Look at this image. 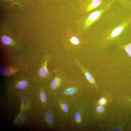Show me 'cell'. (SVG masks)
Instances as JSON below:
<instances>
[{
    "label": "cell",
    "mask_w": 131,
    "mask_h": 131,
    "mask_svg": "<svg viewBox=\"0 0 131 131\" xmlns=\"http://www.w3.org/2000/svg\"><path fill=\"white\" fill-rule=\"evenodd\" d=\"M2 40L3 43L6 45L10 44L11 42V38L6 36L3 37L2 38Z\"/></svg>",
    "instance_id": "9c48e42d"
},
{
    "label": "cell",
    "mask_w": 131,
    "mask_h": 131,
    "mask_svg": "<svg viewBox=\"0 0 131 131\" xmlns=\"http://www.w3.org/2000/svg\"><path fill=\"white\" fill-rule=\"evenodd\" d=\"M131 23V16L124 19L118 26L106 31L103 34L101 42L102 47H106L118 40L119 36L125 32Z\"/></svg>",
    "instance_id": "6da1fadb"
},
{
    "label": "cell",
    "mask_w": 131,
    "mask_h": 131,
    "mask_svg": "<svg viewBox=\"0 0 131 131\" xmlns=\"http://www.w3.org/2000/svg\"><path fill=\"white\" fill-rule=\"evenodd\" d=\"M41 96L42 101L43 102H45L46 101V97L44 92H41Z\"/></svg>",
    "instance_id": "2e32d148"
},
{
    "label": "cell",
    "mask_w": 131,
    "mask_h": 131,
    "mask_svg": "<svg viewBox=\"0 0 131 131\" xmlns=\"http://www.w3.org/2000/svg\"><path fill=\"white\" fill-rule=\"evenodd\" d=\"M118 46L120 49L125 50L131 59V41L126 45H122L120 44H118ZM130 71L131 72V69Z\"/></svg>",
    "instance_id": "7a4b0ae2"
},
{
    "label": "cell",
    "mask_w": 131,
    "mask_h": 131,
    "mask_svg": "<svg viewBox=\"0 0 131 131\" xmlns=\"http://www.w3.org/2000/svg\"><path fill=\"white\" fill-rule=\"evenodd\" d=\"M129 100H131V99H129Z\"/></svg>",
    "instance_id": "e0dca14e"
},
{
    "label": "cell",
    "mask_w": 131,
    "mask_h": 131,
    "mask_svg": "<svg viewBox=\"0 0 131 131\" xmlns=\"http://www.w3.org/2000/svg\"><path fill=\"white\" fill-rule=\"evenodd\" d=\"M27 86V82L25 81H23L17 85V87L19 89H23L26 88Z\"/></svg>",
    "instance_id": "ba28073f"
},
{
    "label": "cell",
    "mask_w": 131,
    "mask_h": 131,
    "mask_svg": "<svg viewBox=\"0 0 131 131\" xmlns=\"http://www.w3.org/2000/svg\"><path fill=\"white\" fill-rule=\"evenodd\" d=\"M71 41L72 43L75 45L78 44L79 43V39L75 36L72 37Z\"/></svg>",
    "instance_id": "8fae6325"
},
{
    "label": "cell",
    "mask_w": 131,
    "mask_h": 131,
    "mask_svg": "<svg viewBox=\"0 0 131 131\" xmlns=\"http://www.w3.org/2000/svg\"><path fill=\"white\" fill-rule=\"evenodd\" d=\"M47 73V70L46 66H45L40 69L39 71V74L41 76L44 77L46 76Z\"/></svg>",
    "instance_id": "52a82bcc"
},
{
    "label": "cell",
    "mask_w": 131,
    "mask_h": 131,
    "mask_svg": "<svg viewBox=\"0 0 131 131\" xmlns=\"http://www.w3.org/2000/svg\"><path fill=\"white\" fill-rule=\"evenodd\" d=\"M113 2H119L124 7L127 9H131V0H107Z\"/></svg>",
    "instance_id": "3957f363"
},
{
    "label": "cell",
    "mask_w": 131,
    "mask_h": 131,
    "mask_svg": "<svg viewBox=\"0 0 131 131\" xmlns=\"http://www.w3.org/2000/svg\"><path fill=\"white\" fill-rule=\"evenodd\" d=\"M61 107L62 109L65 112H67L69 110V109L67 105L63 104L61 105Z\"/></svg>",
    "instance_id": "4fadbf2b"
},
{
    "label": "cell",
    "mask_w": 131,
    "mask_h": 131,
    "mask_svg": "<svg viewBox=\"0 0 131 131\" xmlns=\"http://www.w3.org/2000/svg\"><path fill=\"white\" fill-rule=\"evenodd\" d=\"M99 103L100 105H104L106 103V100L105 98H102L99 100Z\"/></svg>",
    "instance_id": "7c38bea8"
},
{
    "label": "cell",
    "mask_w": 131,
    "mask_h": 131,
    "mask_svg": "<svg viewBox=\"0 0 131 131\" xmlns=\"http://www.w3.org/2000/svg\"><path fill=\"white\" fill-rule=\"evenodd\" d=\"M46 117L48 121L51 123L53 122L54 121V118L49 113H47L46 114Z\"/></svg>",
    "instance_id": "30bf717a"
},
{
    "label": "cell",
    "mask_w": 131,
    "mask_h": 131,
    "mask_svg": "<svg viewBox=\"0 0 131 131\" xmlns=\"http://www.w3.org/2000/svg\"><path fill=\"white\" fill-rule=\"evenodd\" d=\"M82 69L86 77L89 82L95 85V80L91 74L85 68H82Z\"/></svg>",
    "instance_id": "277c9868"
},
{
    "label": "cell",
    "mask_w": 131,
    "mask_h": 131,
    "mask_svg": "<svg viewBox=\"0 0 131 131\" xmlns=\"http://www.w3.org/2000/svg\"><path fill=\"white\" fill-rule=\"evenodd\" d=\"M81 115L79 112L76 113L75 114V119L77 122H79L81 120Z\"/></svg>",
    "instance_id": "5bb4252c"
},
{
    "label": "cell",
    "mask_w": 131,
    "mask_h": 131,
    "mask_svg": "<svg viewBox=\"0 0 131 131\" xmlns=\"http://www.w3.org/2000/svg\"><path fill=\"white\" fill-rule=\"evenodd\" d=\"M60 81L58 77L55 78L52 81L51 84V87L53 89L56 88L60 83Z\"/></svg>",
    "instance_id": "5b68a950"
},
{
    "label": "cell",
    "mask_w": 131,
    "mask_h": 131,
    "mask_svg": "<svg viewBox=\"0 0 131 131\" xmlns=\"http://www.w3.org/2000/svg\"><path fill=\"white\" fill-rule=\"evenodd\" d=\"M104 108L103 106H98L96 109V110L98 112L101 113L104 111Z\"/></svg>",
    "instance_id": "9a60e30c"
},
{
    "label": "cell",
    "mask_w": 131,
    "mask_h": 131,
    "mask_svg": "<svg viewBox=\"0 0 131 131\" xmlns=\"http://www.w3.org/2000/svg\"><path fill=\"white\" fill-rule=\"evenodd\" d=\"M76 91L77 90L76 88L70 87L66 90L64 93L68 95H71L75 93Z\"/></svg>",
    "instance_id": "8992f818"
}]
</instances>
